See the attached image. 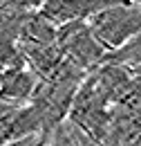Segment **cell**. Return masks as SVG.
Wrapping results in <instances>:
<instances>
[{
	"label": "cell",
	"instance_id": "obj_1",
	"mask_svg": "<svg viewBox=\"0 0 141 146\" xmlns=\"http://www.w3.org/2000/svg\"><path fill=\"white\" fill-rule=\"evenodd\" d=\"M83 79H85V74L81 70H76L72 63L63 61L56 72H52L47 79L36 81L29 106L38 115V119L43 124V133L47 137L61 124H65L70 106L74 101V94H76Z\"/></svg>",
	"mask_w": 141,
	"mask_h": 146
},
{
	"label": "cell",
	"instance_id": "obj_2",
	"mask_svg": "<svg viewBox=\"0 0 141 146\" xmlns=\"http://www.w3.org/2000/svg\"><path fill=\"white\" fill-rule=\"evenodd\" d=\"M16 47L25 68L36 76V81L47 79L65 61L56 45V27L49 25L38 11L20 16Z\"/></svg>",
	"mask_w": 141,
	"mask_h": 146
},
{
	"label": "cell",
	"instance_id": "obj_3",
	"mask_svg": "<svg viewBox=\"0 0 141 146\" xmlns=\"http://www.w3.org/2000/svg\"><path fill=\"white\" fill-rule=\"evenodd\" d=\"M88 27L96 43L107 52H114L130 43L132 38H139L141 29V5L139 0H130L123 5H114L94 14L88 20Z\"/></svg>",
	"mask_w": 141,
	"mask_h": 146
},
{
	"label": "cell",
	"instance_id": "obj_4",
	"mask_svg": "<svg viewBox=\"0 0 141 146\" xmlns=\"http://www.w3.org/2000/svg\"><path fill=\"white\" fill-rule=\"evenodd\" d=\"M56 45L61 56L83 74L96 70L105 58V50L92 36L88 20H74L56 27Z\"/></svg>",
	"mask_w": 141,
	"mask_h": 146
},
{
	"label": "cell",
	"instance_id": "obj_5",
	"mask_svg": "<svg viewBox=\"0 0 141 146\" xmlns=\"http://www.w3.org/2000/svg\"><path fill=\"white\" fill-rule=\"evenodd\" d=\"M123 2H130V0H45L38 14L49 25L61 27L74 20H90L94 14Z\"/></svg>",
	"mask_w": 141,
	"mask_h": 146
},
{
	"label": "cell",
	"instance_id": "obj_6",
	"mask_svg": "<svg viewBox=\"0 0 141 146\" xmlns=\"http://www.w3.org/2000/svg\"><path fill=\"white\" fill-rule=\"evenodd\" d=\"M27 137H47L34 108L27 104L0 110V146Z\"/></svg>",
	"mask_w": 141,
	"mask_h": 146
},
{
	"label": "cell",
	"instance_id": "obj_7",
	"mask_svg": "<svg viewBox=\"0 0 141 146\" xmlns=\"http://www.w3.org/2000/svg\"><path fill=\"white\" fill-rule=\"evenodd\" d=\"M36 88V76L27 68H11L0 74V104L27 106Z\"/></svg>",
	"mask_w": 141,
	"mask_h": 146
},
{
	"label": "cell",
	"instance_id": "obj_8",
	"mask_svg": "<svg viewBox=\"0 0 141 146\" xmlns=\"http://www.w3.org/2000/svg\"><path fill=\"white\" fill-rule=\"evenodd\" d=\"M103 63H114V65H121L128 68L132 72H139L141 58H139V38H132L130 43H125L123 47L114 50V52H107Z\"/></svg>",
	"mask_w": 141,
	"mask_h": 146
},
{
	"label": "cell",
	"instance_id": "obj_9",
	"mask_svg": "<svg viewBox=\"0 0 141 146\" xmlns=\"http://www.w3.org/2000/svg\"><path fill=\"white\" fill-rule=\"evenodd\" d=\"M49 137H27V139H18L11 144H2V146H45Z\"/></svg>",
	"mask_w": 141,
	"mask_h": 146
},
{
	"label": "cell",
	"instance_id": "obj_10",
	"mask_svg": "<svg viewBox=\"0 0 141 146\" xmlns=\"http://www.w3.org/2000/svg\"><path fill=\"white\" fill-rule=\"evenodd\" d=\"M81 144H83V146H96L94 142H92V139H88V137H85L83 133H81Z\"/></svg>",
	"mask_w": 141,
	"mask_h": 146
},
{
	"label": "cell",
	"instance_id": "obj_11",
	"mask_svg": "<svg viewBox=\"0 0 141 146\" xmlns=\"http://www.w3.org/2000/svg\"><path fill=\"white\" fill-rule=\"evenodd\" d=\"M45 146H47V144H45Z\"/></svg>",
	"mask_w": 141,
	"mask_h": 146
}]
</instances>
